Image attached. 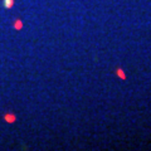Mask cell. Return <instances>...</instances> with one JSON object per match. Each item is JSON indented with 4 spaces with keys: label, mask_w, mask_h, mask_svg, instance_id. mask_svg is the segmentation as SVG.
Listing matches in <instances>:
<instances>
[{
    "label": "cell",
    "mask_w": 151,
    "mask_h": 151,
    "mask_svg": "<svg viewBox=\"0 0 151 151\" xmlns=\"http://www.w3.org/2000/svg\"><path fill=\"white\" fill-rule=\"evenodd\" d=\"M14 5V0H4V6L6 9H10Z\"/></svg>",
    "instance_id": "6da1fadb"
},
{
    "label": "cell",
    "mask_w": 151,
    "mask_h": 151,
    "mask_svg": "<svg viewBox=\"0 0 151 151\" xmlns=\"http://www.w3.org/2000/svg\"><path fill=\"white\" fill-rule=\"evenodd\" d=\"M116 73L119 74V77H120V78H122V79H125V78H126L125 72H124V70H122L121 68H119V69H117V70H116Z\"/></svg>",
    "instance_id": "7a4b0ae2"
},
{
    "label": "cell",
    "mask_w": 151,
    "mask_h": 151,
    "mask_svg": "<svg viewBox=\"0 0 151 151\" xmlns=\"http://www.w3.org/2000/svg\"><path fill=\"white\" fill-rule=\"evenodd\" d=\"M22 25H23V24H22V22H19V20L15 22V28H17V29H20Z\"/></svg>",
    "instance_id": "3957f363"
}]
</instances>
